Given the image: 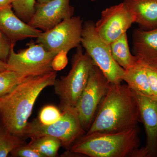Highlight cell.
<instances>
[{
  "label": "cell",
  "instance_id": "obj_1",
  "mask_svg": "<svg viewBox=\"0 0 157 157\" xmlns=\"http://www.w3.org/2000/svg\"><path fill=\"white\" fill-rule=\"evenodd\" d=\"M57 73L28 76L6 95L0 98V115L6 131L23 137L29 118L40 93L54 85Z\"/></svg>",
  "mask_w": 157,
  "mask_h": 157
},
{
  "label": "cell",
  "instance_id": "obj_2",
  "mask_svg": "<svg viewBox=\"0 0 157 157\" xmlns=\"http://www.w3.org/2000/svg\"><path fill=\"white\" fill-rule=\"evenodd\" d=\"M141 122L137 99L127 84L110 83L91 125L86 134L123 132Z\"/></svg>",
  "mask_w": 157,
  "mask_h": 157
},
{
  "label": "cell",
  "instance_id": "obj_3",
  "mask_svg": "<svg viewBox=\"0 0 157 157\" xmlns=\"http://www.w3.org/2000/svg\"><path fill=\"white\" fill-rule=\"evenodd\" d=\"M140 129L85 134L72 144L70 151L90 157H133L139 148Z\"/></svg>",
  "mask_w": 157,
  "mask_h": 157
},
{
  "label": "cell",
  "instance_id": "obj_4",
  "mask_svg": "<svg viewBox=\"0 0 157 157\" xmlns=\"http://www.w3.org/2000/svg\"><path fill=\"white\" fill-rule=\"evenodd\" d=\"M72 59V67L67 75L56 80L55 91L59 98L62 110L75 107L86 86L94 62L82 45L78 46Z\"/></svg>",
  "mask_w": 157,
  "mask_h": 157
},
{
  "label": "cell",
  "instance_id": "obj_5",
  "mask_svg": "<svg viewBox=\"0 0 157 157\" xmlns=\"http://www.w3.org/2000/svg\"><path fill=\"white\" fill-rule=\"evenodd\" d=\"M81 44L109 82L118 83L123 81L124 70L113 58L109 44L99 36L92 21L83 23Z\"/></svg>",
  "mask_w": 157,
  "mask_h": 157
},
{
  "label": "cell",
  "instance_id": "obj_6",
  "mask_svg": "<svg viewBox=\"0 0 157 157\" xmlns=\"http://www.w3.org/2000/svg\"><path fill=\"white\" fill-rule=\"evenodd\" d=\"M61 117L54 123L44 125L35 119L28 122L23 137L31 139L48 135L61 141L62 146L70 149L77 139L86 133L82 127L75 107L63 109Z\"/></svg>",
  "mask_w": 157,
  "mask_h": 157
},
{
  "label": "cell",
  "instance_id": "obj_7",
  "mask_svg": "<svg viewBox=\"0 0 157 157\" xmlns=\"http://www.w3.org/2000/svg\"><path fill=\"white\" fill-rule=\"evenodd\" d=\"M110 83L101 69L94 65L86 86L75 107L82 127L86 132L107 94Z\"/></svg>",
  "mask_w": 157,
  "mask_h": 157
},
{
  "label": "cell",
  "instance_id": "obj_8",
  "mask_svg": "<svg viewBox=\"0 0 157 157\" xmlns=\"http://www.w3.org/2000/svg\"><path fill=\"white\" fill-rule=\"evenodd\" d=\"M15 44H11V50L7 63L14 71L26 76H37L53 71L52 62L55 54L46 50L41 44L33 42L28 47L16 53Z\"/></svg>",
  "mask_w": 157,
  "mask_h": 157
},
{
  "label": "cell",
  "instance_id": "obj_9",
  "mask_svg": "<svg viewBox=\"0 0 157 157\" xmlns=\"http://www.w3.org/2000/svg\"><path fill=\"white\" fill-rule=\"evenodd\" d=\"M83 24L79 16L64 20L53 28L42 32L36 38V42L55 54L61 51L68 53L81 45Z\"/></svg>",
  "mask_w": 157,
  "mask_h": 157
},
{
  "label": "cell",
  "instance_id": "obj_10",
  "mask_svg": "<svg viewBox=\"0 0 157 157\" xmlns=\"http://www.w3.org/2000/svg\"><path fill=\"white\" fill-rule=\"evenodd\" d=\"M134 23V14L123 2L103 10L100 19L95 23V25L101 39L110 44L127 33Z\"/></svg>",
  "mask_w": 157,
  "mask_h": 157
},
{
  "label": "cell",
  "instance_id": "obj_11",
  "mask_svg": "<svg viewBox=\"0 0 157 157\" xmlns=\"http://www.w3.org/2000/svg\"><path fill=\"white\" fill-rule=\"evenodd\" d=\"M133 92L146 135V145L137 149L135 157H157V100L154 97Z\"/></svg>",
  "mask_w": 157,
  "mask_h": 157
},
{
  "label": "cell",
  "instance_id": "obj_12",
  "mask_svg": "<svg viewBox=\"0 0 157 157\" xmlns=\"http://www.w3.org/2000/svg\"><path fill=\"white\" fill-rule=\"evenodd\" d=\"M74 8L70 0H51L43 3H36L35 11L28 23L42 32L49 30L64 20L73 17Z\"/></svg>",
  "mask_w": 157,
  "mask_h": 157
},
{
  "label": "cell",
  "instance_id": "obj_13",
  "mask_svg": "<svg viewBox=\"0 0 157 157\" xmlns=\"http://www.w3.org/2000/svg\"><path fill=\"white\" fill-rule=\"evenodd\" d=\"M0 31L11 44L39 36L42 31L31 26L15 14L11 5L0 9Z\"/></svg>",
  "mask_w": 157,
  "mask_h": 157
},
{
  "label": "cell",
  "instance_id": "obj_14",
  "mask_svg": "<svg viewBox=\"0 0 157 157\" xmlns=\"http://www.w3.org/2000/svg\"><path fill=\"white\" fill-rule=\"evenodd\" d=\"M132 44L134 55L147 67L157 70V29L151 30L134 29Z\"/></svg>",
  "mask_w": 157,
  "mask_h": 157
},
{
  "label": "cell",
  "instance_id": "obj_15",
  "mask_svg": "<svg viewBox=\"0 0 157 157\" xmlns=\"http://www.w3.org/2000/svg\"><path fill=\"white\" fill-rule=\"evenodd\" d=\"M135 17V23L144 30L157 29V0H123Z\"/></svg>",
  "mask_w": 157,
  "mask_h": 157
},
{
  "label": "cell",
  "instance_id": "obj_16",
  "mask_svg": "<svg viewBox=\"0 0 157 157\" xmlns=\"http://www.w3.org/2000/svg\"><path fill=\"white\" fill-rule=\"evenodd\" d=\"M123 80L133 91L153 97L149 85L146 65L138 58L134 66L125 70Z\"/></svg>",
  "mask_w": 157,
  "mask_h": 157
},
{
  "label": "cell",
  "instance_id": "obj_17",
  "mask_svg": "<svg viewBox=\"0 0 157 157\" xmlns=\"http://www.w3.org/2000/svg\"><path fill=\"white\" fill-rule=\"evenodd\" d=\"M111 54L115 62L124 70L134 66L137 58L130 51L127 33L109 44Z\"/></svg>",
  "mask_w": 157,
  "mask_h": 157
},
{
  "label": "cell",
  "instance_id": "obj_18",
  "mask_svg": "<svg viewBox=\"0 0 157 157\" xmlns=\"http://www.w3.org/2000/svg\"><path fill=\"white\" fill-rule=\"evenodd\" d=\"M29 144L44 157H56L59 149L62 146L61 141L59 139L48 135L31 139Z\"/></svg>",
  "mask_w": 157,
  "mask_h": 157
},
{
  "label": "cell",
  "instance_id": "obj_19",
  "mask_svg": "<svg viewBox=\"0 0 157 157\" xmlns=\"http://www.w3.org/2000/svg\"><path fill=\"white\" fill-rule=\"evenodd\" d=\"M28 77L14 70L0 71V98L11 92Z\"/></svg>",
  "mask_w": 157,
  "mask_h": 157
},
{
  "label": "cell",
  "instance_id": "obj_20",
  "mask_svg": "<svg viewBox=\"0 0 157 157\" xmlns=\"http://www.w3.org/2000/svg\"><path fill=\"white\" fill-rule=\"evenodd\" d=\"M21 137L0 129V157H6L17 147L25 144Z\"/></svg>",
  "mask_w": 157,
  "mask_h": 157
},
{
  "label": "cell",
  "instance_id": "obj_21",
  "mask_svg": "<svg viewBox=\"0 0 157 157\" xmlns=\"http://www.w3.org/2000/svg\"><path fill=\"white\" fill-rule=\"evenodd\" d=\"M36 0H13L11 6L15 14L26 23H28L35 11Z\"/></svg>",
  "mask_w": 157,
  "mask_h": 157
},
{
  "label": "cell",
  "instance_id": "obj_22",
  "mask_svg": "<svg viewBox=\"0 0 157 157\" xmlns=\"http://www.w3.org/2000/svg\"><path fill=\"white\" fill-rule=\"evenodd\" d=\"M62 114V112L55 106L47 105L41 109L38 120L43 124H51L59 120Z\"/></svg>",
  "mask_w": 157,
  "mask_h": 157
},
{
  "label": "cell",
  "instance_id": "obj_23",
  "mask_svg": "<svg viewBox=\"0 0 157 157\" xmlns=\"http://www.w3.org/2000/svg\"><path fill=\"white\" fill-rule=\"evenodd\" d=\"M14 156L18 157H44L29 144H22L11 152Z\"/></svg>",
  "mask_w": 157,
  "mask_h": 157
},
{
  "label": "cell",
  "instance_id": "obj_24",
  "mask_svg": "<svg viewBox=\"0 0 157 157\" xmlns=\"http://www.w3.org/2000/svg\"><path fill=\"white\" fill-rule=\"evenodd\" d=\"M68 52L61 51L56 55L52 62V67L53 71H60L66 67L68 64Z\"/></svg>",
  "mask_w": 157,
  "mask_h": 157
},
{
  "label": "cell",
  "instance_id": "obj_25",
  "mask_svg": "<svg viewBox=\"0 0 157 157\" xmlns=\"http://www.w3.org/2000/svg\"><path fill=\"white\" fill-rule=\"evenodd\" d=\"M11 47V43L0 31V59L4 62H7Z\"/></svg>",
  "mask_w": 157,
  "mask_h": 157
},
{
  "label": "cell",
  "instance_id": "obj_26",
  "mask_svg": "<svg viewBox=\"0 0 157 157\" xmlns=\"http://www.w3.org/2000/svg\"><path fill=\"white\" fill-rule=\"evenodd\" d=\"M146 71L153 97H157V70L146 67Z\"/></svg>",
  "mask_w": 157,
  "mask_h": 157
},
{
  "label": "cell",
  "instance_id": "obj_27",
  "mask_svg": "<svg viewBox=\"0 0 157 157\" xmlns=\"http://www.w3.org/2000/svg\"><path fill=\"white\" fill-rule=\"evenodd\" d=\"M5 70H14L12 67L9 65L7 62L3 61L0 59V71Z\"/></svg>",
  "mask_w": 157,
  "mask_h": 157
},
{
  "label": "cell",
  "instance_id": "obj_28",
  "mask_svg": "<svg viewBox=\"0 0 157 157\" xmlns=\"http://www.w3.org/2000/svg\"><path fill=\"white\" fill-rule=\"evenodd\" d=\"M13 0H0V9L8 5H11Z\"/></svg>",
  "mask_w": 157,
  "mask_h": 157
},
{
  "label": "cell",
  "instance_id": "obj_29",
  "mask_svg": "<svg viewBox=\"0 0 157 157\" xmlns=\"http://www.w3.org/2000/svg\"><path fill=\"white\" fill-rule=\"evenodd\" d=\"M51 0H37V2L39 3H43L49 2Z\"/></svg>",
  "mask_w": 157,
  "mask_h": 157
},
{
  "label": "cell",
  "instance_id": "obj_30",
  "mask_svg": "<svg viewBox=\"0 0 157 157\" xmlns=\"http://www.w3.org/2000/svg\"><path fill=\"white\" fill-rule=\"evenodd\" d=\"M89 1H91V2H95L97 0H89Z\"/></svg>",
  "mask_w": 157,
  "mask_h": 157
},
{
  "label": "cell",
  "instance_id": "obj_31",
  "mask_svg": "<svg viewBox=\"0 0 157 157\" xmlns=\"http://www.w3.org/2000/svg\"><path fill=\"white\" fill-rule=\"evenodd\" d=\"M154 97L155 99H156V100H157V97Z\"/></svg>",
  "mask_w": 157,
  "mask_h": 157
}]
</instances>
